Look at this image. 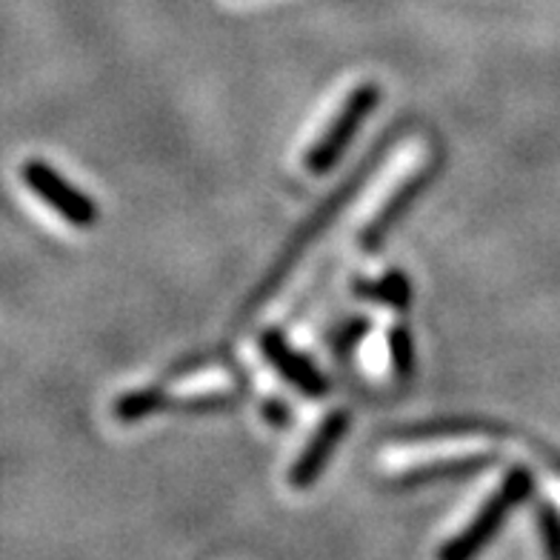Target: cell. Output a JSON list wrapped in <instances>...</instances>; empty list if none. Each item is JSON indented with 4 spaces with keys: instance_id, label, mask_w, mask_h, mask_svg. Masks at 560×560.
I'll return each instance as SVG.
<instances>
[{
    "instance_id": "6da1fadb",
    "label": "cell",
    "mask_w": 560,
    "mask_h": 560,
    "mask_svg": "<svg viewBox=\"0 0 560 560\" xmlns=\"http://www.w3.org/2000/svg\"><path fill=\"white\" fill-rule=\"evenodd\" d=\"M535 489V478H532L529 469L524 466H515V469H509V475L503 478V483L498 487V492L483 503L475 521L466 526L457 538H452L450 544L441 549V558L446 560H466L478 555L489 540L494 538V532L501 529L506 524L509 512L517 506V503H524L526 498Z\"/></svg>"
},
{
    "instance_id": "7a4b0ae2",
    "label": "cell",
    "mask_w": 560,
    "mask_h": 560,
    "mask_svg": "<svg viewBox=\"0 0 560 560\" xmlns=\"http://www.w3.org/2000/svg\"><path fill=\"white\" fill-rule=\"evenodd\" d=\"M381 104V86L377 83H361L349 92V97L343 101L340 112L332 118L329 129L324 132V138L315 140V147L310 149L306 155V170L312 175H326L332 170L335 163L343 158V152L349 149L352 138L358 135V129L363 126V120L375 112V106Z\"/></svg>"
},
{
    "instance_id": "3957f363",
    "label": "cell",
    "mask_w": 560,
    "mask_h": 560,
    "mask_svg": "<svg viewBox=\"0 0 560 560\" xmlns=\"http://www.w3.org/2000/svg\"><path fill=\"white\" fill-rule=\"evenodd\" d=\"M23 184L30 186L32 195L44 200L46 207L60 214V221H67L74 229H92L101 218V209L86 192L69 184L55 166L44 161H26L21 166Z\"/></svg>"
},
{
    "instance_id": "277c9868",
    "label": "cell",
    "mask_w": 560,
    "mask_h": 560,
    "mask_svg": "<svg viewBox=\"0 0 560 560\" xmlns=\"http://www.w3.org/2000/svg\"><path fill=\"white\" fill-rule=\"evenodd\" d=\"M260 354L289 386H295L306 398H324L329 392V377L306 354L298 352L295 347H289V340L283 338L280 329H266L260 335Z\"/></svg>"
},
{
    "instance_id": "5b68a950",
    "label": "cell",
    "mask_w": 560,
    "mask_h": 560,
    "mask_svg": "<svg viewBox=\"0 0 560 560\" xmlns=\"http://www.w3.org/2000/svg\"><path fill=\"white\" fill-rule=\"evenodd\" d=\"M235 404L232 395H189V398H177L166 395L161 389H140L129 392L115 404V418L124 423H135L140 418H149L155 412H170V409H184V412H212V409H226Z\"/></svg>"
},
{
    "instance_id": "8992f818",
    "label": "cell",
    "mask_w": 560,
    "mask_h": 560,
    "mask_svg": "<svg viewBox=\"0 0 560 560\" xmlns=\"http://www.w3.org/2000/svg\"><path fill=\"white\" fill-rule=\"evenodd\" d=\"M347 432H349L347 409H338V412L329 415V418L317 427L315 435L310 438L306 450H303L301 457L292 464V469H289V483H292L295 489L312 487V483L324 475L329 457L335 455V450H338Z\"/></svg>"
},
{
    "instance_id": "52a82bcc",
    "label": "cell",
    "mask_w": 560,
    "mask_h": 560,
    "mask_svg": "<svg viewBox=\"0 0 560 560\" xmlns=\"http://www.w3.org/2000/svg\"><path fill=\"white\" fill-rule=\"evenodd\" d=\"M432 175H435V163H429V166H423V170L418 172L415 177H409V180H404V184L398 186V192L392 195L389 200H386V207L381 209V212L375 214V221L369 223L366 229H363L361 235V246L366 252H375L377 246L384 244V237L389 235L392 226L404 218L406 212H409V207L415 203V198H418L423 189L429 186V180H432Z\"/></svg>"
},
{
    "instance_id": "ba28073f",
    "label": "cell",
    "mask_w": 560,
    "mask_h": 560,
    "mask_svg": "<svg viewBox=\"0 0 560 560\" xmlns=\"http://www.w3.org/2000/svg\"><path fill=\"white\" fill-rule=\"evenodd\" d=\"M498 455L494 452H480V455H464V457H443V460H432V464L415 466L409 472L400 475L395 483L398 487H423L432 480L446 478H469L475 472H487L489 466H494Z\"/></svg>"
},
{
    "instance_id": "9c48e42d",
    "label": "cell",
    "mask_w": 560,
    "mask_h": 560,
    "mask_svg": "<svg viewBox=\"0 0 560 560\" xmlns=\"http://www.w3.org/2000/svg\"><path fill=\"white\" fill-rule=\"evenodd\" d=\"M354 295L406 312L412 306V280L406 278L404 272H398V269H392V272L381 275L377 280H358L354 283Z\"/></svg>"
},
{
    "instance_id": "30bf717a",
    "label": "cell",
    "mask_w": 560,
    "mask_h": 560,
    "mask_svg": "<svg viewBox=\"0 0 560 560\" xmlns=\"http://www.w3.org/2000/svg\"><path fill=\"white\" fill-rule=\"evenodd\" d=\"M389 354H392V369L398 372V377H412L415 375V338L412 329L406 324H395L389 329Z\"/></svg>"
},
{
    "instance_id": "8fae6325",
    "label": "cell",
    "mask_w": 560,
    "mask_h": 560,
    "mask_svg": "<svg viewBox=\"0 0 560 560\" xmlns=\"http://www.w3.org/2000/svg\"><path fill=\"white\" fill-rule=\"evenodd\" d=\"M538 526L546 555L549 558H560V509L555 503H544L538 509Z\"/></svg>"
},
{
    "instance_id": "7c38bea8",
    "label": "cell",
    "mask_w": 560,
    "mask_h": 560,
    "mask_svg": "<svg viewBox=\"0 0 560 560\" xmlns=\"http://www.w3.org/2000/svg\"><path fill=\"white\" fill-rule=\"evenodd\" d=\"M369 329H372V320H366V317H352V320L340 329L338 338H335V352L338 354L352 352V349L366 338Z\"/></svg>"
},
{
    "instance_id": "4fadbf2b",
    "label": "cell",
    "mask_w": 560,
    "mask_h": 560,
    "mask_svg": "<svg viewBox=\"0 0 560 560\" xmlns=\"http://www.w3.org/2000/svg\"><path fill=\"white\" fill-rule=\"evenodd\" d=\"M264 415L269 420H272L275 427H287V423H289V409L283 404H280L278 398L266 400V404H264Z\"/></svg>"
},
{
    "instance_id": "5bb4252c",
    "label": "cell",
    "mask_w": 560,
    "mask_h": 560,
    "mask_svg": "<svg viewBox=\"0 0 560 560\" xmlns=\"http://www.w3.org/2000/svg\"><path fill=\"white\" fill-rule=\"evenodd\" d=\"M555 469H558V472H560V457H555Z\"/></svg>"
}]
</instances>
